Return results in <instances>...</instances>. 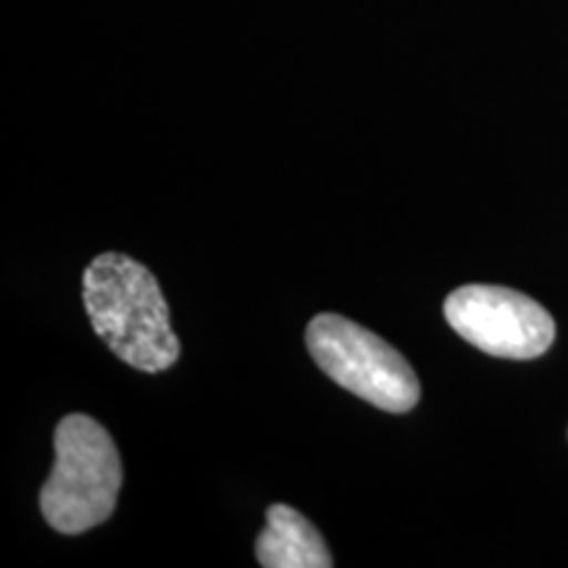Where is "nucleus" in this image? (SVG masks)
<instances>
[{"mask_svg": "<svg viewBox=\"0 0 568 568\" xmlns=\"http://www.w3.org/2000/svg\"><path fill=\"white\" fill-rule=\"evenodd\" d=\"M445 318L468 345L495 358H539L556 339V322L542 305L497 284L458 287L447 295Z\"/></svg>", "mask_w": 568, "mask_h": 568, "instance_id": "4", "label": "nucleus"}, {"mask_svg": "<svg viewBox=\"0 0 568 568\" xmlns=\"http://www.w3.org/2000/svg\"><path fill=\"white\" fill-rule=\"evenodd\" d=\"M255 558L264 568H332L322 531L295 508L274 503L266 510V529L255 542Z\"/></svg>", "mask_w": 568, "mask_h": 568, "instance_id": "5", "label": "nucleus"}, {"mask_svg": "<svg viewBox=\"0 0 568 568\" xmlns=\"http://www.w3.org/2000/svg\"><path fill=\"white\" fill-rule=\"evenodd\" d=\"M82 301L95 335L124 364L159 374L180 361L182 345L161 284L130 255H98L82 274Z\"/></svg>", "mask_w": 568, "mask_h": 568, "instance_id": "1", "label": "nucleus"}, {"mask_svg": "<svg viewBox=\"0 0 568 568\" xmlns=\"http://www.w3.org/2000/svg\"><path fill=\"white\" fill-rule=\"evenodd\" d=\"M55 464L40 493L45 521L61 535H82L109 521L122 489V458L103 424L84 414L55 426Z\"/></svg>", "mask_w": 568, "mask_h": 568, "instance_id": "2", "label": "nucleus"}, {"mask_svg": "<svg viewBox=\"0 0 568 568\" xmlns=\"http://www.w3.org/2000/svg\"><path fill=\"white\" fill-rule=\"evenodd\" d=\"M305 345L318 368L361 400L389 414L416 408L422 397L416 372L366 326L337 314H318L305 329Z\"/></svg>", "mask_w": 568, "mask_h": 568, "instance_id": "3", "label": "nucleus"}]
</instances>
